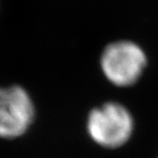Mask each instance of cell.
Returning a JSON list of instances; mask_svg holds the SVG:
<instances>
[{
	"label": "cell",
	"mask_w": 158,
	"mask_h": 158,
	"mask_svg": "<svg viewBox=\"0 0 158 158\" xmlns=\"http://www.w3.org/2000/svg\"><path fill=\"white\" fill-rule=\"evenodd\" d=\"M87 129L94 142L105 148H118L132 136L134 120L122 104L107 102L91 110Z\"/></svg>",
	"instance_id": "6da1fadb"
},
{
	"label": "cell",
	"mask_w": 158,
	"mask_h": 158,
	"mask_svg": "<svg viewBox=\"0 0 158 158\" xmlns=\"http://www.w3.org/2000/svg\"><path fill=\"white\" fill-rule=\"evenodd\" d=\"M100 64L110 83L117 87H130L141 78L147 64V57L136 43L117 41L103 50Z\"/></svg>",
	"instance_id": "7a4b0ae2"
},
{
	"label": "cell",
	"mask_w": 158,
	"mask_h": 158,
	"mask_svg": "<svg viewBox=\"0 0 158 158\" xmlns=\"http://www.w3.org/2000/svg\"><path fill=\"white\" fill-rule=\"evenodd\" d=\"M35 108L31 97L19 86L0 88V137L15 139L29 130Z\"/></svg>",
	"instance_id": "3957f363"
}]
</instances>
